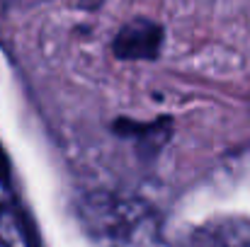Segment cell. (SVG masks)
Here are the masks:
<instances>
[{
	"mask_svg": "<svg viewBox=\"0 0 250 247\" xmlns=\"http://www.w3.org/2000/svg\"><path fill=\"white\" fill-rule=\"evenodd\" d=\"M87 223L117 245L144 247L153 240L156 226L148 206L117 196H90L83 209Z\"/></svg>",
	"mask_w": 250,
	"mask_h": 247,
	"instance_id": "cell-1",
	"label": "cell"
},
{
	"mask_svg": "<svg viewBox=\"0 0 250 247\" xmlns=\"http://www.w3.org/2000/svg\"><path fill=\"white\" fill-rule=\"evenodd\" d=\"M161 44H163V29L156 22L131 19L117 32L112 41V51L117 58L124 61H148L158 56Z\"/></svg>",
	"mask_w": 250,
	"mask_h": 247,
	"instance_id": "cell-2",
	"label": "cell"
},
{
	"mask_svg": "<svg viewBox=\"0 0 250 247\" xmlns=\"http://www.w3.org/2000/svg\"><path fill=\"white\" fill-rule=\"evenodd\" d=\"M0 247H34L24 216L10 201L0 204Z\"/></svg>",
	"mask_w": 250,
	"mask_h": 247,
	"instance_id": "cell-3",
	"label": "cell"
},
{
	"mask_svg": "<svg viewBox=\"0 0 250 247\" xmlns=\"http://www.w3.org/2000/svg\"><path fill=\"white\" fill-rule=\"evenodd\" d=\"M10 201V191H7V182H5V172H0V204Z\"/></svg>",
	"mask_w": 250,
	"mask_h": 247,
	"instance_id": "cell-4",
	"label": "cell"
},
{
	"mask_svg": "<svg viewBox=\"0 0 250 247\" xmlns=\"http://www.w3.org/2000/svg\"><path fill=\"white\" fill-rule=\"evenodd\" d=\"M0 172H5V163H2V155H0Z\"/></svg>",
	"mask_w": 250,
	"mask_h": 247,
	"instance_id": "cell-5",
	"label": "cell"
}]
</instances>
